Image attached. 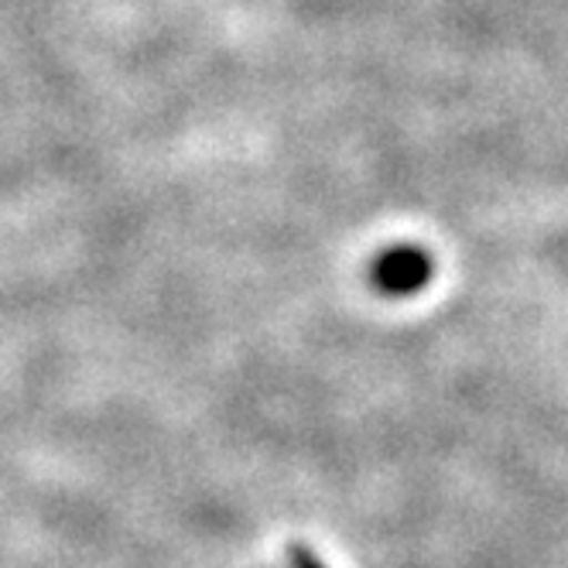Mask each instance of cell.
I'll return each instance as SVG.
<instances>
[{
  "label": "cell",
  "mask_w": 568,
  "mask_h": 568,
  "mask_svg": "<svg viewBox=\"0 0 568 568\" xmlns=\"http://www.w3.org/2000/svg\"><path fill=\"white\" fill-rule=\"evenodd\" d=\"M435 274V261L425 247H415V243H400V247H390L384 254H377V261L371 264V281L374 288L394 298L415 295Z\"/></svg>",
  "instance_id": "6da1fadb"
},
{
  "label": "cell",
  "mask_w": 568,
  "mask_h": 568,
  "mask_svg": "<svg viewBox=\"0 0 568 568\" xmlns=\"http://www.w3.org/2000/svg\"><path fill=\"white\" fill-rule=\"evenodd\" d=\"M288 565L292 568H329L326 561H322L312 548H305V545H295L292 551H288Z\"/></svg>",
  "instance_id": "7a4b0ae2"
}]
</instances>
